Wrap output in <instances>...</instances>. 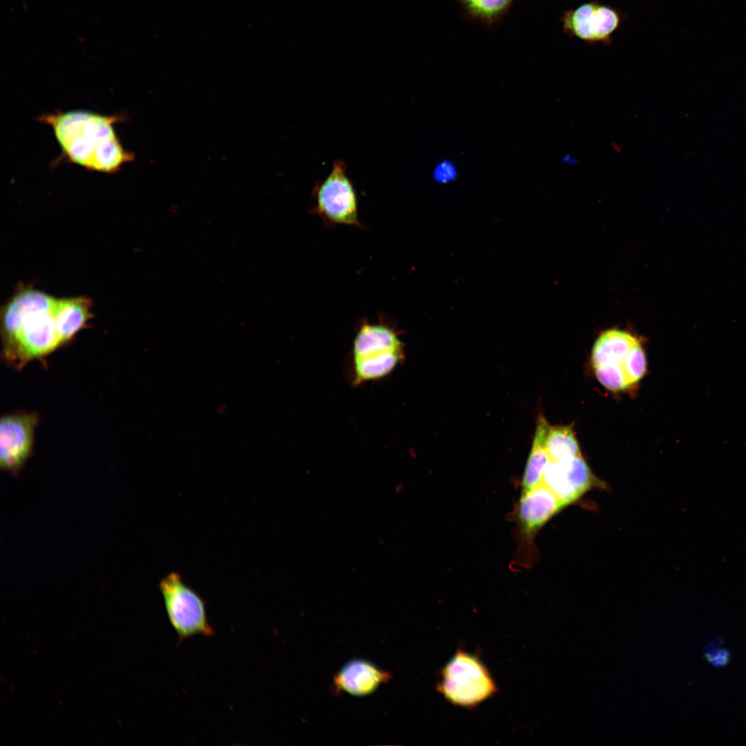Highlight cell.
I'll return each instance as SVG.
<instances>
[{
    "label": "cell",
    "mask_w": 746,
    "mask_h": 746,
    "mask_svg": "<svg viewBox=\"0 0 746 746\" xmlns=\"http://www.w3.org/2000/svg\"><path fill=\"white\" fill-rule=\"evenodd\" d=\"M564 508L555 493L544 484L522 492L517 517L525 537L530 540L548 520Z\"/></svg>",
    "instance_id": "10"
},
{
    "label": "cell",
    "mask_w": 746,
    "mask_h": 746,
    "mask_svg": "<svg viewBox=\"0 0 746 746\" xmlns=\"http://www.w3.org/2000/svg\"><path fill=\"white\" fill-rule=\"evenodd\" d=\"M437 689L452 705L472 708L492 696L497 687L479 658L458 649L441 670Z\"/></svg>",
    "instance_id": "4"
},
{
    "label": "cell",
    "mask_w": 746,
    "mask_h": 746,
    "mask_svg": "<svg viewBox=\"0 0 746 746\" xmlns=\"http://www.w3.org/2000/svg\"><path fill=\"white\" fill-rule=\"evenodd\" d=\"M594 368L598 381L609 390L621 391L631 385L620 363H604Z\"/></svg>",
    "instance_id": "17"
},
{
    "label": "cell",
    "mask_w": 746,
    "mask_h": 746,
    "mask_svg": "<svg viewBox=\"0 0 746 746\" xmlns=\"http://www.w3.org/2000/svg\"><path fill=\"white\" fill-rule=\"evenodd\" d=\"M517 0H458L471 17L490 23L503 16Z\"/></svg>",
    "instance_id": "16"
},
{
    "label": "cell",
    "mask_w": 746,
    "mask_h": 746,
    "mask_svg": "<svg viewBox=\"0 0 746 746\" xmlns=\"http://www.w3.org/2000/svg\"><path fill=\"white\" fill-rule=\"evenodd\" d=\"M550 425L543 416L537 422L536 432L522 481V492H526L542 484L545 469L550 461L546 442Z\"/></svg>",
    "instance_id": "14"
},
{
    "label": "cell",
    "mask_w": 746,
    "mask_h": 746,
    "mask_svg": "<svg viewBox=\"0 0 746 746\" xmlns=\"http://www.w3.org/2000/svg\"><path fill=\"white\" fill-rule=\"evenodd\" d=\"M346 171L343 160L334 162L329 175L314 189L313 211L326 224L363 228L358 217L356 192Z\"/></svg>",
    "instance_id": "6"
},
{
    "label": "cell",
    "mask_w": 746,
    "mask_h": 746,
    "mask_svg": "<svg viewBox=\"0 0 746 746\" xmlns=\"http://www.w3.org/2000/svg\"><path fill=\"white\" fill-rule=\"evenodd\" d=\"M404 357L403 344L390 324L363 321L355 334L352 348L354 385L383 379Z\"/></svg>",
    "instance_id": "3"
},
{
    "label": "cell",
    "mask_w": 746,
    "mask_h": 746,
    "mask_svg": "<svg viewBox=\"0 0 746 746\" xmlns=\"http://www.w3.org/2000/svg\"><path fill=\"white\" fill-rule=\"evenodd\" d=\"M550 461L569 459L581 455L577 440L570 425L550 428L546 442Z\"/></svg>",
    "instance_id": "15"
},
{
    "label": "cell",
    "mask_w": 746,
    "mask_h": 746,
    "mask_svg": "<svg viewBox=\"0 0 746 746\" xmlns=\"http://www.w3.org/2000/svg\"><path fill=\"white\" fill-rule=\"evenodd\" d=\"M38 422L36 413L5 415L0 423V464L3 469L17 472L32 452L34 433Z\"/></svg>",
    "instance_id": "9"
},
{
    "label": "cell",
    "mask_w": 746,
    "mask_h": 746,
    "mask_svg": "<svg viewBox=\"0 0 746 746\" xmlns=\"http://www.w3.org/2000/svg\"><path fill=\"white\" fill-rule=\"evenodd\" d=\"M622 21L620 12L596 1L569 9L561 18L564 33L588 44H609Z\"/></svg>",
    "instance_id": "7"
},
{
    "label": "cell",
    "mask_w": 746,
    "mask_h": 746,
    "mask_svg": "<svg viewBox=\"0 0 746 746\" xmlns=\"http://www.w3.org/2000/svg\"><path fill=\"white\" fill-rule=\"evenodd\" d=\"M639 341L629 332L610 329L603 332L595 341L592 352L593 367L608 363L622 364L632 347Z\"/></svg>",
    "instance_id": "13"
},
{
    "label": "cell",
    "mask_w": 746,
    "mask_h": 746,
    "mask_svg": "<svg viewBox=\"0 0 746 746\" xmlns=\"http://www.w3.org/2000/svg\"><path fill=\"white\" fill-rule=\"evenodd\" d=\"M622 366L631 385L638 382L643 377L647 370V361L640 341L630 350Z\"/></svg>",
    "instance_id": "18"
},
{
    "label": "cell",
    "mask_w": 746,
    "mask_h": 746,
    "mask_svg": "<svg viewBox=\"0 0 746 746\" xmlns=\"http://www.w3.org/2000/svg\"><path fill=\"white\" fill-rule=\"evenodd\" d=\"M160 591L169 620L178 642L194 635L210 637L215 634L208 622L204 600L182 580L175 572L160 582Z\"/></svg>",
    "instance_id": "5"
},
{
    "label": "cell",
    "mask_w": 746,
    "mask_h": 746,
    "mask_svg": "<svg viewBox=\"0 0 746 746\" xmlns=\"http://www.w3.org/2000/svg\"><path fill=\"white\" fill-rule=\"evenodd\" d=\"M389 678V673L370 661L355 659L341 668L335 676L334 682L339 690L355 696H365L374 691Z\"/></svg>",
    "instance_id": "11"
},
{
    "label": "cell",
    "mask_w": 746,
    "mask_h": 746,
    "mask_svg": "<svg viewBox=\"0 0 746 746\" xmlns=\"http://www.w3.org/2000/svg\"><path fill=\"white\" fill-rule=\"evenodd\" d=\"M542 484L550 488L565 508L587 492L603 488V482L592 472L582 455L548 463Z\"/></svg>",
    "instance_id": "8"
},
{
    "label": "cell",
    "mask_w": 746,
    "mask_h": 746,
    "mask_svg": "<svg viewBox=\"0 0 746 746\" xmlns=\"http://www.w3.org/2000/svg\"><path fill=\"white\" fill-rule=\"evenodd\" d=\"M432 176L439 184H448L457 179L458 169L454 162L450 160H441L434 166Z\"/></svg>",
    "instance_id": "19"
},
{
    "label": "cell",
    "mask_w": 746,
    "mask_h": 746,
    "mask_svg": "<svg viewBox=\"0 0 746 746\" xmlns=\"http://www.w3.org/2000/svg\"><path fill=\"white\" fill-rule=\"evenodd\" d=\"M57 298L21 287L1 309L3 355L15 367L44 357L62 346L53 309Z\"/></svg>",
    "instance_id": "2"
},
{
    "label": "cell",
    "mask_w": 746,
    "mask_h": 746,
    "mask_svg": "<svg viewBox=\"0 0 746 746\" xmlns=\"http://www.w3.org/2000/svg\"><path fill=\"white\" fill-rule=\"evenodd\" d=\"M707 658L709 661L716 663L717 664H723L727 661V654L724 651H716L715 653H710L707 655Z\"/></svg>",
    "instance_id": "20"
},
{
    "label": "cell",
    "mask_w": 746,
    "mask_h": 746,
    "mask_svg": "<svg viewBox=\"0 0 746 746\" xmlns=\"http://www.w3.org/2000/svg\"><path fill=\"white\" fill-rule=\"evenodd\" d=\"M90 299L85 296L57 298L53 313L62 345L68 343L92 316Z\"/></svg>",
    "instance_id": "12"
},
{
    "label": "cell",
    "mask_w": 746,
    "mask_h": 746,
    "mask_svg": "<svg viewBox=\"0 0 746 746\" xmlns=\"http://www.w3.org/2000/svg\"><path fill=\"white\" fill-rule=\"evenodd\" d=\"M124 117L73 110L44 114L38 120L51 128L66 160L90 171L112 174L134 159L115 128Z\"/></svg>",
    "instance_id": "1"
}]
</instances>
